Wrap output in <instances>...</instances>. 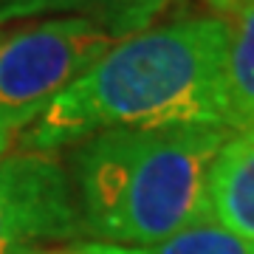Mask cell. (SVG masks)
Wrapping results in <instances>:
<instances>
[{
  "label": "cell",
  "mask_w": 254,
  "mask_h": 254,
  "mask_svg": "<svg viewBox=\"0 0 254 254\" xmlns=\"http://www.w3.org/2000/svg\"><path fill=\"white\" fill-rule=\"evenodd\" d=\"M229 20L178 17L127 37L23 130V153L51 155L116 130L209 125L235 133L229 102Z\"/></svg>",
  "instance_id": "obj_1"
},
{
  "label": "cell",
  "mask_w": 254,
  "mask_h": 254,
  "mask_svg": "<svg viewBox=\"0 0 254 254\" xmlns=\"http://www.w3.org/2000/svg\"><path fill=\"white\" fill-rule=\"evenodd\" d=\"M232 130L209 125L116 127L73 150L82 235L150 249L209 218V173Z\"/></svg>",
  "instance_id": "obj_2"
},
{
  "label": "cell",
  "mask_w": 254,
  "mask_h": 254,
  "mask_svg": "<svg viewBox=\"0 0 254 254\" xmlns=\"http://www.w3.org/2000/svg\"><path fill=\"white\" fill-rule=\"evenodd\" d=\"M122 43L85 17H40L0 28V122L23 133L51 102Z\"/></svg>",
  "instance_id": "obj_3"
},
{
  "label": "cell",
  "mask_w": 254,
  "mask_h": 254,
  "mask_svg": "<svg viewBox=\"0 0 254 254\" xmlns=\"http://www.w3.org/2000/svg\"><path fill=\"white\" fill-rule=\"evenodd\" d=\"M82 235L71 175L43 153L0 158V254L46 243H71Z\"/></svg>",
  "instance_id": "obj_4"
},
{
  "label": "cell",
  "mask_w": 254,
  "mask_h": 254,
  "mask_svg": "<svg viewBox=\"0 0 254 254\" xmlns=\"http://www.w3.org/2000/svg\"><path fill=\"white\" fill-rule=\"evenodd\" d=\"M209 218L254 243V125L232 133L212 164Z\"/></svg>",
  "instance_id": "obj_5"
},
{
  "label": "cell",
  "mask_w": 254,
  "mask_h": 254,
  "mask_svg": "<svg viewBox=\"0 0 254 254\" xmlns=\"http://www.w3.org/2000/svg\"><path fill=\"white\" fill-rule=\"evenodd\" d=\"M173 6V0H0V28L40 17H85L127 40Z\"/></svg>",
  "instance_id": "obj_6"
},
{
  "label": "cell",
  "mask_w": 254,
  "mask_h": 254,
  "mask_svg": "<svg viewBox=\"0 0 254 254\" xmlns=\"http://www.w3.org/2000/svg\"><path fill=\"white\" fill-rule=\"evenodd\" d=\"M226 76L237 133L254 125V0H240L232 9Z\"/></svg>",
  "instance_id": "obj_7"
},
{
  "label": "cell",
  "mask_w": 254,
  "mask_h": 254,
  "mask_svg": "<svg viewBox=\"0 0 254 254\" xmlns=\"http://www.w3.org/2000/svg\"><path fill=\"white\" fill-rule=\"evenodd\" d=\"M141 254H254V243H246L215 220H203L184 229L158 246L141 249Z\"/></svg>",
  "instance_id": "obj_8"
},
{
  "label": "cell",
  "mask_w": 254,
  "mask_h": 254,
  "mask_svg": "<svg viewBox=\"0 0 254 254\" xmlns=\"http://www.w3.org/2000/svg\"><path fill=\"white\" fill-rule=\"evenodd\" d=\"M17 254H141V249L85 240V243H68V246H37V249H26V252Z\"/></svg>",
  "instance_id": "obj_9"
},
{
  "label": "cell",
  "mask_w": 254,
  "mask_h": 254,
  "mask_svg": "<svg viewBox=\"0 0 254 254\" xmlns=\"http://www.w3.org/2000/svg\"><path fill=\"white\" fill-rule=\"evenodd\" d=\"M14 136H17V133H14L9 125H3V122H0V158H3V153H6V150L11 147Z\"/></svg>",
  "instance_id": "obj_10"
},
{
  "label": "cell",
  "mask_w": 254,
  "mask_h": 254,
  "mask_svg": "<svg viewBox=\"0 0 254 254\" xmlns=\"http://www.w3.org/2000/svg\"><path fill=\"white\" fill-rule=\"evenodd\" d=\"M209 3H212V6H218V9H223V11H232L240 0H209Z\"/></svg>",
  "instance_id": "obj_11"
}]
</instances>
